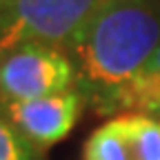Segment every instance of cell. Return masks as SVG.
I'll use <instances>...</instances> for the list:
<instances>
[{"mask_svg": "<svg viewBox=\"0 0 160 160\" xmlns=\"http://www.w3.org/2000/svg\"><path fill=\"white\" fill-rule=\"evenodd\" d=\"M7 2H9V0H0V9H2V7H5Z\"/></svg>", "mask_w": 160, "mask_h": 160, "instance_id": "9", "label": "cell"}, {"mask_svg": "<svg viewBox=\"0 0 160 160\" xmlns=\"http://www.w3.org/2000/svg\"><path fill=\"white\" fill-rule=\"evenodd\" d=\"M82 107L85 98L80 91L67 89L38 100L9 102L5 105V113L36 149H47L73 131Z\"/></svg>", "mask_w": 160, "mask_h": 160, "instance_id": "4", "label": "cell"}, {"mask_svg": "<svg viewBox=\"0 0 160 160\" xmlns=\"http://www.w3.org/2000/svg\"><path fill=\"white\" fill-rule=\"evenodd\" d=\"M0 160H40L38 149L0 111Z\"/></svg>", "mask_w": 160, "mask_h": 160, "instance_id": "8", "label": "cell"}, {"mask_svg": "<svg viewBox=\"0 0 160 160\" xmlns=\"http://www.w3.org/2000/svg\"><path fill=\"white\" fill-rule=\"evenodd\" d=\"M76 89V69L65 49L20 45L0 56V102H27Z\"/></svg>", "mask_w": 160, "mask_h": 160, "instance_id": "3", "label": "cell"}, {"mask_svg": "<svg viewBox=\"0 0 160 160\" xmlns=\"http://www.w3.org/2000/svg\"><path fill=\"white\" fill-rule=\"evenodd\" d=\"M85 160H131L127 138L118 118L100 125L85 145Z\"/></svg>", "mask_w": 160, "mask_h": 160, "instance_id": "7", "label": "cell"}, {"mask_svg": "<svg viewBox=\"0 0 160 160\" xmlns=\"http://www.w3.org/2000/svg\"><path fill=\"white\" fill-rule=\"evenodd\" d=\"M105 0H9L0 9V56L20 45L67 49Z\"/></svg>", "mask_w": 160, "mask_h": 160, "instance_id": "2", "label": "cell"}, {"mask_svg": "<svg viewBox=\"0 0 160 160\" xmlns=\"http://www.w3.org/2000/svg\"><path fill=\"white\" fill-rule=\"evenodd\" d=\"M116 118L127 138L131 160H160V118L136 111Z\"/></svg>", "mask_w": 160, "mask_h": 160, "instance_id": "6", "label": "cell"}, {"mask_svg": "<svg viewBox=\"0 0 160 160\" xmlns=\"http://www.w3.org/2000/svg\"><path fill=\"white\" fill-rule=\"evenodd\" d=\"M158 47L160 0H105L67 45L76 89L98 113H116L120 91Z\"/></svg>", "mask_w": 160, "mask_h": 160, "instance_id": "1", "label": "cell"}, {"mask_svg": "<svg viewBox=\"0 0 160 160\" xmlns=\"http://www.w3.org/2000/svg\"><path fill=\"white\" fill-rule=\"evenodd\" d=\"M122 111H136L160 118V47L140 73L120 91L116 100V116Z\"/></svg>", "mask_w": 160, "mask_h": 160, "instance_id": "5", "label": "cell"}]
</instances>
